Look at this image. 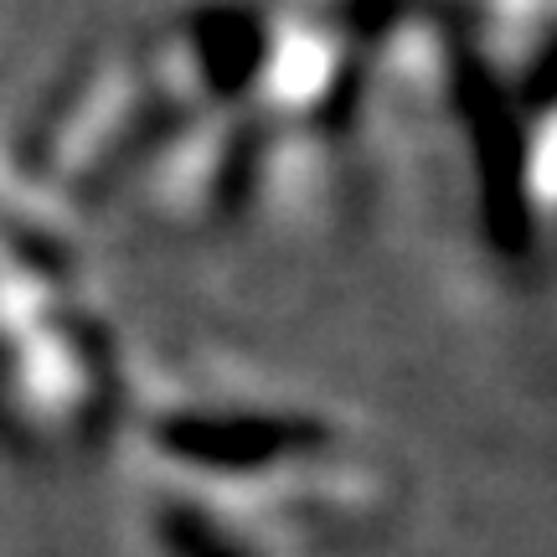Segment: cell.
<instances>
[{"label":"cell","mask_w":557,"mask_h":557,"mask_svg":"<svg viewBox=\"0 0 557 557\" xmlns=\"http://www.w3.org/2000/svg\"><path fill=\"white\" fill-rule=\"evenodd\" d=\"M455 88V114L470 135V160L480 181V222L485 238L496 243L506 259H527L537 243L532 222V186H527V129H521L517 99L506 94V83L491 73V62L459 47L449 67Z\"/></svg>","instance_id":"cell-1"},{"label":"cell","mask_w":557,"mask_h":557,"mask_svg":"<svg viewBox=\"0 0 557 557\" xmlns=\"http://www.w3.org/2000/svg\"><path fill=\"white\" fill-rule=\"evenodd\" d=\"M160 449L181 465H197V470H218V475H253L269 470L278 459L305 455L320 444L315 423H299V418H278V413H171L160 423Z\"/></svg>","instance_id":"cell-2"},{"label":"cell","mask_w":557,"mask_h":557,"mask_svg":"<svg viewBox=\"0 0 557 557\" xmlns=\"http://www.w3.org/2000/svg\"><path fill=\"white\" fill-rule=\"evenodd\" d=\"M191 47H197L207 88L218 99H238L259 83L269 62V26L243 5H207L191 16Z\"/></svg>","instance_id":"cell-3"},{"label":"cell","mask_w":557,"mask_h":557,"mask_svg":"<svg viewBox=\"0 0 557 557\" xmlns=\"http://www.w3.org/2000/svg\"><path fill=\"white\" fill-rule=\"evenodd\" d=\"M160 547L171 557H248L238 547L233 532H222L212 511L207 506H191V500H171V506H160Z\"/></svg>","instance_id":"cell-4"},{"label":"cell","mask_w":557,"mask_h":557,"mask_svg":"<svg viewBox=\"0 0 557 557\" xmlns=\"http://www.w3.org/2000/svg\"><path fill=\"white\" fill-rule=\"evenodd\" d=\"M553 78H557V62H553V37H547L537 52H532V67H527V83H521L527 109H547V103H553V94H557Z\"/></svg>","instance_id":"cell-5"}]
</instances>
